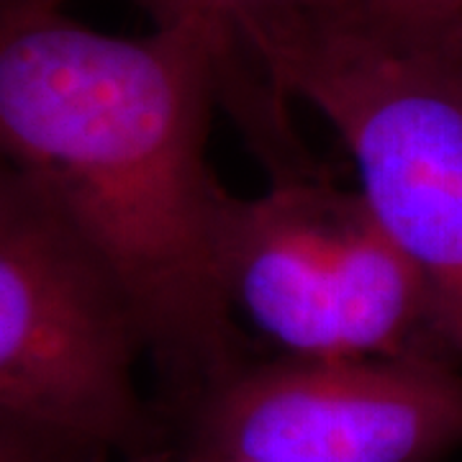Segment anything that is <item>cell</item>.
<instances>
[{
	"mask_svg": "<svg viewBox=\"0 0 462 462\" xmlns=\"http://www.w3.org/2000/svg\"><path fill=\"white\" fill-rule=\"evenodd\" d=\"M236 51L200 23L116 36L62 5L0 11V160L39 185L124 291L175 406L247 363L208 160Z\"/></svg>",
	"mask_w": 462,
	"mask_h": 462,
	"instance_id": "cell-1",
	"label": "cell"
},
{
	"mask_svg": "<svg viewBox=\"0 0 462 462\" xmlns=\"http://www.w3.org/2000/svg\"><path fill=\"white\" fill-rule=\"evenodd\" d=\"M111 457L103 447L0 411V462H111Z\"/></svg>",
	"mask_w": 462,
	"mask_h": 462,
	"instance_id": "cell-7",
	"label": "cell"
},
{
	"mask_svg": "<svg viewBox=\"0 0 462 462\" xmlns=\"http://www.w3.org/2000/svg\"><path fill=\"white\" fill-rule=\"evenodd\" d=\"M144 355L111 270L51 199L0 160V411L136 460L160 445Z\"/></svg>",
	"mask_w": 462,
	"mask_h": 462,
	"instance_id": "cell-4",
	"label": "cell"
},
{
	"mask_svg": "<svg viewBox=\"0 0 462 462\" xmlns=\"http://www.w3.org/2000/svg\"><path fill=\"white\" fill-rule=\"evenodd\" d=\"M421 42L434 51V57L439 60V65L445 67L449 80L455 83L462 96V18L457 23H452L430 39H421Z\"/></svg>",
	"mask_w": 462,
	"mask_h": 462,
	"instance_id": "cell-9",
	"label": "cell"
},
{
	"mask_svg": "<svg viewBox=\"0 0 462 462\" xmlns=\"http://www.w3.org/2000/svg\"><path fill=\"white\" fill-rule=\"evenodd\" d=\"M160 445L252 462H447L462 449L455 357L242 363L157 411Z\"/></svg>",
	"mask_w": 462,
	"mask_h": 462,
	"instance_id": "cell-5",
	"label": "cell"
},
{
	"mask_svg": "<svg viewBox=\"0 0 462 462\" xmlns=\"http://www.w3.org/2000/svg\"><path fill=\"white\" fill-rule=\"evenodd\" d=\"M147 11L154 26L200 23L216 32L231 50H239V33L247 26L275 16L296 0H132Z\"/></svg>",
	"mask_w": 462,
	"mask_h": 462,
	"instance_id": "cell-6",
	"label": "cell"
},
{
	"mask_svg": "<svg viewBox=\"0 0 462 462\" xmlns=\"http://www.w3.org/2000/svg\"><path fill=\"white\" fill-rule=\"evenodd\" d=\"M67 0H0V11L26 8V5H65Z\"/></svg>",
	"mask_w": 462,
	"mask_h": 462,
	"instance_id": "cell-11",
	"label": "cell"
},
{
	"mask_svg": "<svg viewBox=\"0 0 462 462\" xmlns=\"http://www.w3.org/2000/svg\"><path fill=\"white\" fill-rule=\"evenodd\" d=\"M221 285L288 357H457L430 288L365 203L316 172L231 196Z\"/></svg>",
	"mask_w": 462,
	"mask_h": 462,
	"instance_id": "cell-3",
	"label": "cell"
},
{
	"mask_svg": "<svg viewBox=\"0 0 462 462\" xmlns=\"http://www.w3.org/2000/svg\"><path fill=\"white\" fill-rule=\"evenodd\" d=\"M132 462H252L239 460V457H224V455H211V452H200V449H188V447L175 445H157L152 452L136 457Z\"/></svg>",
	"mask_w": 462,
	"mask_h": 462,
	"instance_id": "cell-10",
	"label": "cell"
},
{
	"mask_svg": "<svg viewBox=\"0 0 462 462\" xmlns=\"http://www.w3.org/2000/svg\"><path fill=\"white\" fill-rule=\"evenodd\" d=\"M346 14L403 39H430L462 18V0H329Z\"/></svg>",
	"mask_w": 462,
	"mask_h": 462,
	"instance_id": "cell-8",
	"label": "cell"
},
{
	"mask_svg": "<svg viewBox=\"0 0 462 462\" xmlns=\"http://www.w3.org/2000/svg\"><path fill=\"white\" fill-rule=\"evenodd\" d=\"M239 50L342 139L360 196L424 278L462 357V96L434 51L329 0L252 23Z\"/></svg>",
	"mask_w": 462,
	"mask_h": 462,
	"instance_id": "cell-2",
	"label": "cell"
}]
</instances>
